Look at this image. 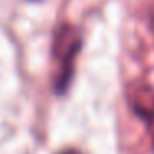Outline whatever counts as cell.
<instances>
[{"label": "cell", "mask_w": 154, "mask_h": 154, "mask_svg": "<svg viewBox=\"0 0 154 154\" xmlns=\"http://www.w3.org/2000/svg\"><path fill=\"white\" fill-rule=\"evenodd\" d=\"M81 48V38L70 25H61L55 33L53 57L60 65V75L57 80V93H63L70 83L73 73V61Z\"/></svg>", "instance_id": "cell-1"}, {"label": "cell", "mask_w": 154, "mask_h": 154, "mask_svg": "<svg viewBox=\"0 0 154 154\" xmlns=\"http://www.w3.org/2000/svg\"><path fill=\"white\" fill-rule=\"evenodd\" d=\"M134 109L141 116L152 118L154 116V91L149 88H141L134 98Z\"/></svg>", "instance_id": "cell-2"}, {"label": "cell", "mask_w": 154, "mask_h": 154, "mask_svg": "<svg viewBox=\"0 0 154 154\" xmlns=\"http://www.w3.org/2000/svg\"><path fill=\"white\" fill-rule=\"evenodd\" d=\"M60 154H81V152L76 151V149H66V151H63V152H60Z\"/></svg>", "instance_id": "cell-3"}]
</instances>
